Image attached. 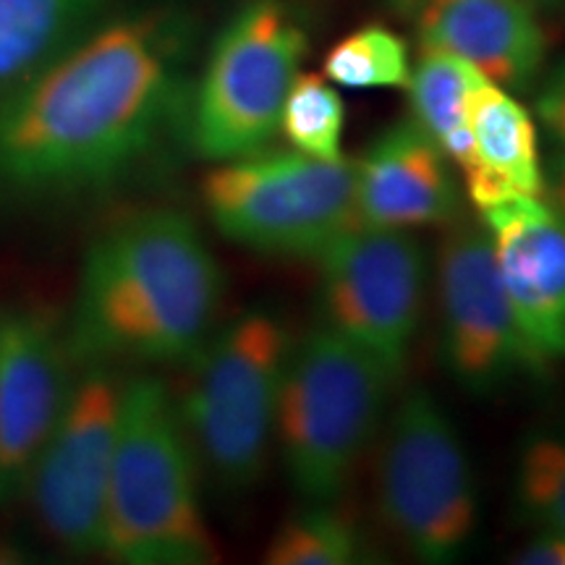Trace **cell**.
<instances>
[{
    "label": "cell",
    "mask_w": 565,
    "mask_h": 565,
    "mask_svg": "<svg viewBox=\"0 0 565 565\" xmlns=\"http://www.w3.org/2000/svg\"><path fill=\"white\" fill-rule=\"evenodd\" d=\"M192 24L150 9L100 24L0 105V192L66 200L116 186L186 131Z\"/></svg>",
    "instance_id": "6da1fadb"
},
{
    "label": "cell",
    "mask_w": 565,
    "mask_h": 565,
    "mask_svg": "<svg viewBox=\"0 0 565 565\" xmlns=\"http://www.w3.org/2000/svg\"><path fill=\"white\" fill-rule=\"evenodd\" d=\"M223 270L186 212L137 210L92 238L66 315L79 364H186L215 330Z\"/></svg>",
    "instance_id": "7a4b0ae2"
},
{
    "label": "cell",
    "mask_w": 565,
    "mask_h": 565,
    "mask_svg": "<svg viewBox=\"0 0 565 565\" xmlns=\"http://www.w3.org/2000/svg\"><path fill=\"white\" fill-rule=\"evenodd\" d=\"M200 471L173 387L152 374H131L105 498L100 555L126 565L217 561L204 521Z\"/></svg>",
    "instance_id": "3957f363"
},
{
    "label": "cell",
    "mask_w": 565,
    "mask_h": 565,
    "mask_svg": "<svg viewBox=\"0 0 565 565\" xmlns=\"http://www.w3.org/2000/svg\"><path fill=\"white\" fill-rule=\"evenodd\" d=\"M291 349L280 317L249 309L212 330L186 362L175 406L200 469L225 492L249 490L265 475Z\"/></svg>",
    "instance_id": "277c9868"
},
{
    "label": "cell",
    "mask_w": 565,
    "mask_h": 565,
    "mask_svg": "<svg viewBox=\"0 0 565 565\" xmlns=\"http://www.w3.org/2000/svg\"><path fill=\"white\" fill-rule=\"evenodd\" d=\"M398 370L328 324L294 343L282 374L275 440L303 503L341 498L370 448Z\"/></svg>",
    "instance_id": "5b68a950"
},
{
    "label": "cell",
    "mask_w": 565,
    "mask_h": 565,
    "mask_svg": "<svg viewBox=\"0 0 565 565\" xmlns=\"http://www.w3.org/2000/svg\"><path fill=\"white\" fill-rule=\"evenodd\" d=\"M309 53V32L282 0H249L212 45L186 110V137L202 160L257 154L280 131L282 105Z\"/></svg>",
    "instance_id": "8992f818"
},
{
    "label": "cell",
    "mask_w": 565,
    "mask_h": 565,
    "mask_svg": "<svg viewBox=\"0 0 565 565\" xmlns=\"http://www.w3.org/2000/svg\"><path fill=\"white\" fill-rule=\"evenodd\" d=\"M212 225L228 242L275 257H317L359 225L351 160H317L270 147L215 162L202 181Z\"/></svg>",
    "instance_id": "52a82bcc"
},
{
    "label": "cell",
    "mask_w": 565,
    "mask_h": 565,
    "mask_svg": "<svg viewBox=\"0 0 565 565\" xmlns=\"http://www.w3.org/2000/svg\"><path fill=\"white\" fill-rule=\"evenodd\" d=\"M380 508L387 526L424 563H448L477 526L471 466L454 422L427 391L395 406L380 458Z\"/></svg>",
    "instance_id": "ba28073f"
},
{
    "label": "cell",
    "mask_w": 565,
    "mask_h": 565,
    "mask_svg": "<svg viewBox=\"0 0 565 565\" xmlns=\"http://www.w3.org/2000/svg\"><path fill=\"white\" fill-rule=\"evenodd\" d=\"M129 374L110 364H79L66 406L42 445L24 498L42 529L74 555L103 553V519Z\"/></svg>",
    "instance_id": "9c48e42d"
},
{
    "label": "cell",
    "mask_w": 565,
    "mask_h": 565,
    "mask_svg": "<svg viewBox=\"0 0 565 565\" xmlns=\"http://www.w3.org/2000/svg\"><path fill=\"white\" fill-rule=\"evenodd\" d=\"M315 259L322 324L404 370L427 291L419 238L412 231L353 225Z\"/></svg>",
    "instance_id": "30bf717a"
},
{
    "label": "cell",
    "mask_w": 565,
    "mask_h": 565,
    "mask_svg": "<svg viewBox=\"0 0 565 565\" xmlns=\"http://www.w3.org/2000/svg\"><path fill=\"white\" fill-rule=\"evenodd\" d=\"M437 303L445 362L466 387L492 391L519 374L547 370L521 333L484 228L458 225L445 236Z\"/></svg>",
    "instance_id": "8fae6325"
},
{
    "label": "cell",
    "mask_w": 565,
    "mask_h": 565,
    "mask_svg": "<svg viewBox=\"0 0 565 565\" xmlns=\"http://www.w3.org/2000/svg\"><path fill=\"white\" fill-rule=\"evenodd\" d=\"M66 315L0 303V508L26 494L76 374Z\"/></svg>",
    "instance_id": "7c38bea8"
},
{
    "label": "cell",
    "mask_w": 565,
    "mask_h": 565,
    "mask_svg": "<svg viewBox=\"0 0 565 565\" xmlns=\"http://www.w3.org/2000/svg\"><path fill=\"white\" fill-rule=\"evenodd\" d=\"M515 320L542 364L565 362V228L542 196L479 212Z\"/></svg>",
    "instance_id": "4fadbf2b"
},
{
    "label": "cell",
    "mask_w": 565,
    "mask_h": 565,
    "mask_svg": "<svg viewBox=\"0 0 565 565\" xmlns=\"http://www.w3.org/2000/svg\"><path fill=\"white\" fill-rule=\"evenodd\" d=\"M450 166L414 121L385 129L353 162L359 225L414 231L454 223L461 194Z\"/></svg>",
    "instance_id": "5bb4252c"
},
{
    "label": "cell",
    "mask_w": 565,
    "mask_h": 565,
    "mask_svg": "<svg viewBox=\"0 0 565 565\" xmlns=\"http://www.w3.org/2000/svg\"><path fill=\"white\" fill-rule=\"evenodd\" d=\"M414 19L424 47L456 55L511 92L532 87L545 66L547 40L529 0H424Z\"/></svg>",
    "instance_id": "9a60e30c"
},
{
    "label": "cell",
    "mask_w": 565,
    "mask_h": 565,
    "mask_svg": "<svg viewBox=\"0 0 565 565\" xmlns=\"http://www.w3.org/2000/svg\"><path fill=\"white\" fill-rule=\"evenodd\" d=\"M469 131L471 162L461 173L479 212L513 196H542L540 137L511 89L479 76L469 95Z\"/></svg>",
    "instance_id": "2e32d148"
},
{
    "label": "cell",
    "mask_w": 565,
    "mask_h": 565,
    "mask_svg": "<svg viewBox=\"0 0 565 565\" xmlns=\"http://www.w3.org/2000/svg\"><path fill=\"white\" fill-rule=\"evenodd\" d=\"M110 0H0V105L105 19Z\"/></svg>",
    "instance_id": "e0dca14e"
},
{
    "label": "cell",
    "mask_w": 565,
    "mask_h": 565,
    "mask_svg": "<svg viewBox=\"0 0 565 565\" xmlns=\"http://www.w3.org/2000/svg\"><path fill=\"white\" fill-rule=\"evenodd\" d=\"M479 71L456 55L424 47L408 76L412 121L435 141L458 171L471 162L469 95L479 82Z\"/></svg>",
    "instance_id": "ac0fdd59"
},
{
    "label": "cell",
    "mask_w": 565,
    "mask_h": 565,
    "mask_svg": "<svg viewBox=\"0 0 565 565\" xmlns=\"http://www.w3.org/2000/svg\"><path fill=\"white\" fill-rule=\"evenodd\" d=\"M307 503L282 521L275 532L265 563L270 565H351L364 557L362 534L341 508Z\"/></svg>",
    "instance_id": "d6986e66"
},
{
    "label": "cell",
    "mask_w": 565,
    "mask_h": 565,
    "mask_svg": "<svg viewBox=\"0 0 565 565\" xmlns=\"http://www.w3.org/2000/svg\"><path fill=\"white\" fill-rule=\"evenodd\" d=\"M322 76L345 89H406L412 55L398 32L366 24L330 47Z\"/></svg>",
    "instance_id": "ffe728a7"
},
{
    "label": "cell",
    "mask_w": 565,
    "mask_h": 565,
    "mask_svg": "<svg viewBox=\"0 0 565 565\" xmlns=\"http://www.w3.org/2000/svg\"><path fill=\"white\" fill-rule=\"evenodd\" d=\"M345 105L322 74H299L282 105L280 131L291 150L317 160L343 158Z\"/></svg>",
    "instance_id": "44dd1931"
},
{
    "label": "cell",
    "mask_w": 565,
    "mask_h": 565,
    "mask_svg": "<svg viewBox=\"0 0 565 565\" xmlns=\"http://www.w3.org/2000/svg\"><path fill=\"white\" fill-rule=\"evenodd\" d=\"M515 498L540 532L565 534V427L526 445L515 471Z\"/></svg>",
    "instance_id": "7402d4cb"
},
{
    "label": "cell",
    "mask_w": 565,
    "mask_h": 565,
    "mask_svg": "<svg viewBox=\"0 0 565 565\" xmlns=\"http://www.w3.org/2000/svg\"><path fill=\"white\" fill-rule=\"evenodd\" d=\"M534 113L557 147H565V58L550 68L534 97Z\"/></svg>",
    "instance_id": "603a6c76"
},
{
    "label": "cell",
    "mask_w": 565,
    "mask_h": 565,
    "mask_svg": "<svg viewBox=\"0 0 565 565\" xmlns=\"http://www.w3.org/2000/svg\"><path fill=\"white\" fill-rule=\"evenodd\" d=\"M542 202L565 228V147L542 168Z\"/></svg>",
    "instance_id": "cb8c5ba5"
},
{
    "label": "cell",
    "mask_w": 565,
    "mask_h": 565,
    "mask_svg": "<svg viewBox=\"0 0 565 565\" xmlns=\"http://www.w3.org/2000/svg\"><path fill=\"white\" fill-rule=\"evenodd\" d=\"M513 561L524 565H565V534L540 532Z\"/></svg>",
    "instance_id": "d4e9b609"
},
{
    "label": "cell",
    "mask_w": 565,
    "mask_h": 565,
    "mask_svg": "<svg viewBox=\"0 0 565 565\" xmlns=\"http://www.w3.org/2000/svg\"><path fill=\"white\" fill-rule=\"evenodd\" d=\"M387 3H391V9L395 13H401V17H412L414 19V13L419 11V6L424 3V0H387Z\"/></svg>",
    "instance_id": "484cf974"
},
{
    "label": "cell",
    "mask_w": 565,
    "mask_h": 565,
    "mask_svg": "<svg viewBox=\"0 0 565 565\" xmlns=\"http://www.w3.org/2000/svg\"><path fill=\"white\" fill-rule=\"evenodd\" d=\"M529 3H532L534 9H553V6L563 3V0H529Z\"/></svg>",
    "instance_id": "4316f807"
}]
</instances>
